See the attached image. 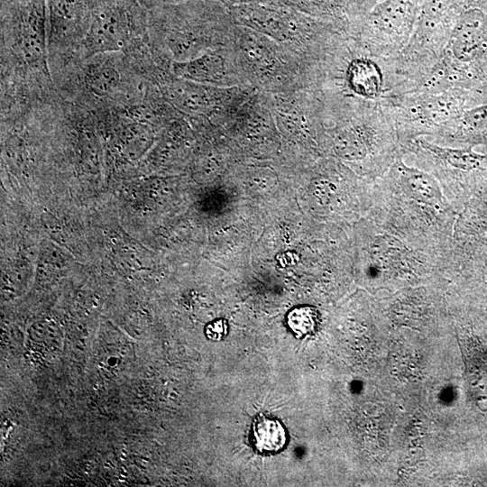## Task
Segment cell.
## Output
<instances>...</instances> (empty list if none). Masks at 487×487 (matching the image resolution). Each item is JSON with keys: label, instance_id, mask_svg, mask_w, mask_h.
Segmentation results:
<instances>
[{"label": "cell", "instance_id": "1", "mask_svg": "<svg viewBox=\"0 0 487 487\" xmlns=\"http://www.w3.org/2000/svg\"><path fill=\"white\" fill-rule=\"evenodd\" d=\"M50 70L64 99L93 113L131 104L158 90L123 52L77 58Z\"/></svg>", "mask_w": 487, "mask_h": 487}, {"label": "cell", "instance_id": "2", "mask_svg": "<svg viewBox=\"0 0 487 487\" xmlns=\"http://www.w3.org/2000/svg\"><path fill=\"white\" fill-rule=\"evenodd\" d=\"M1 81L55 86L48 59L47 0L1 5Z\"/></svg>", "mask_w": 487, "mask_h": 487}, {"label": "cell", "instance_id": "3", "mask_svg": "<svg viewBox=\"0 0 487 487\" xmlns=\"http://www.w3.org/2000/svg\"><path fill=\"white\" fill-rule=\"evenodd\" d=\"M148 15L149 10L138 0H96L82 57L124 53L149 41Z\"/></svg>", "mask_w": 487, "mask_h": 487}, {"label": "cell", "instance_id": "4", "mask_svg": "<svg viewBox=\"0 0 487 487\" xmlns=\"http://www.w3.org/2000/svg\"><path fill=\"white\" fill-rule=\"evenodd\" d=\"M416 23L415 0H385L370 15L361 39L363 52L381 59L398 56L409 43Z\"/></svg>", "mask_w": 487, "mask_h": 487}, {"label": "cell", "instance_id": "5", "mask_svg": "<svg viewBox=\"0 0 487 487\" xmlns=\"http://www.w3.org/2000/svg\"><path fill=\"white\" fill-rule=\"evenodd\" d=\"M96 0H47L49 65L82 57ZM84 59V58H83Z\"/></svg>", "mask_w": 487, "mask_h": 487}, {"label": "cell", "instance_id": "6", "mask_svg": "<svg viewBox=\"0 0 487 487\" xmlns=\"http://www.w3.org/2000/svg\"><path fill=\"white\" fill-rule=\"evenodd\" d=\"M350 90L361 99L381 101L393 87L391 59H381L363 52L350 61L345 72Z\"/></svg>", "mask_w": 487, "mask_h": 487}, {"label": "cell", "instance_id": "7", "mask_svg": "<svg viewBox=\"0 0 487 487\" xmlns=\"http://www.w3.org/2000/svg\"><path fill=\"white\" fill-rule=\"evenodd\" d=\"M403 191L412 199L436 208L444 205L443 194L437 180L419 169L407 166L400 159L392 168Z\"/></svg>", "mask_w": 487, "mask_h": 487}, {"label": "cell", "instance_id": "8", "mask_svg": "<svg viewBox=\"0 0 487 487\" xmlns=\"http://www.w3.org/2000/svg\"><path fill=\"white\" fill-rule=\"evenodd\" d=\"M415 144L441 164L459 171H472L487 161V154L473 152L471 148H451L430 142L422 138L414 139Z\"/></svg>", "mask_w": 487, "mask_h": 487}, {"label": "cell", "instance_id": "9", "mask_svg": "<svg viewBox=\"0 0 487 487\" xmlns=\"http://www.w3.org/2000/svg\"><path fill=\"white\" fill-rule=\"evenodd\" d=\"M253 439L261 453H277L287 443V434L282 424L265 416H259L253 424Z\"/></svg>", "mask_w": 487, "mask_h": 487}, {"label": "cell", "instance_id": "10", "mask_svg": "<svg viewBox=\"0 0 487 487\" xmlns=\"http://www.w3.org/2000/svg\"><path fill=\"white\" fill-rule=\"evenodd\" d=\"M287 324L298 337L304 336L315 330L317 312L310 307L296 308L288 314Z\"/></svg>", "mask_w": 487, "mask_h": 487}, {"label": "cell", "instance_id": "11", "mask_svg": "<svg viewBox=\"0 0 487 487\" xmlns=\"http://www.w3.org/2000/svg\"><path fill=\"white\" fill-rule=\"evenodd\" d=\"M226 325L224 321L219 320L207 326L206 334L209 338L218 340L226 333Z\"/></svg>", "mask_w": 487, "mask_h": 487}, {"label": "cell", "instance_id": "12", "mask_svg": "<svg viewBox=\"0 0 487 487\" xmlns=\"http://www.w3.org/2000/svg\"><path fill=\"white\" fill-rule=\"evenodd\" d=\"M142 5H144L148 10L152 8L159 2L163 0H138Z\"/></svg>", "mask_w": 487, "mask_h": 487}]
</instances>
